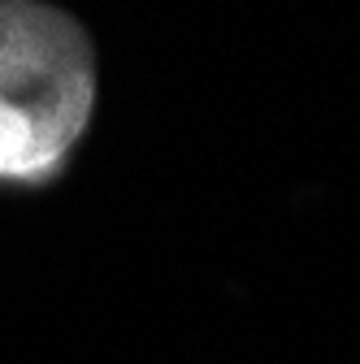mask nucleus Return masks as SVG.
Here are the masks:
<instances>
[{
    "label": "nucleus",
    "instance_id": "nucleus-1",
    "mask_svg": "<svg viewBox=\"0 0 360 364\" xmlns=\"http://www.w3.org/2000/svg\"><path fill=\"white\" fill-rule=\"evenodd\" d=\"M92 109L96 53L87 31L65 9L0 0V182H53Z\"/></svg>",
    "mask_w": 360,
    "mask_h": 364
}]
</instances>
